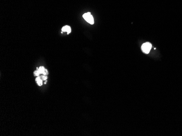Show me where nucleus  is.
<instances>
[{"label":"nucleus","instance_id":"nucleus-4","mask_svg":"<svg viewBox=\"0 0 182 136\" xmlns=\"http://www.w3.org/2000/svg\"><path fill=\"white\" fill-rule=\"evenodd\" d=\"M62 32H67V34H69L71 32V28L70 27L68 26H64L62 28Z\"/></svg>","mask_w":182,"mask_h":136},{"label":"nucleus","instance_id":"nucleus-6","mask_svg":"<svg viewBox=\"0 0 182 136\" xmlns=\"http://www.w3.org/2000/svg\"><path fill=\"white\" fill-rule=\"evenodd\" d=\"M40 74V73H39V71H38V70H37L35 71V72H34V75H35V76H37V77H39V75Z\"/></svg>","mask_w":182,"mask_h":136},{"label":"nucleus","instance_id":"nucleus-7","mask_svg":"<svg viewBox=\"0 0 182 136\" xmlns=\"http://www.w3.org/2000/svg\"><path fill=\"white\" fill-rule=\"evenodd\" d=\"M42 78V79L43 80H46L47 79H48V77H47V76H46V75H42V77H41Z\"/></svg>","mask_w":182,"mask_h":136},{"label":"nucleus","instance_id":"nucleus-5","mask_svg":"<svg viewBox=\"0 0 182 136\" xmlns=\"http://www.w3.org/2000/svg\"><path fill=\"white\" fill-rule=\"evenodd\" d=\"M35 81H37V84L39 86H42L43 85V81H42V80L41 79V78L39 77H38L36 79H35Z\"/></svg>","mask_w":182,"mask_h":136},{"label":"nucleus","instance_id":"nucleus-3","mask_svg":"<svg viewBox=\"0 0 182 136\" xmlns=\"http://www.w3.org/2000/svg\"><path fill=\"white\" fill-rule=\"evenodd\" d=\"M37 70H38V71H39L40 74H43L44 75H48V73L46 72L45 69L44 68V67H43V66L40 67L39 68H37Z\"/></svg>","mask_w":182,"mask_h":136},{"label":"nucleus","instance_id":"nucleus-1","mask_svg":"<svg viewBox=\"0 0 182 136\" xmlns=\"http://www.w3.org/2000/svg\"><path fill=\"white\" fill-rule=\"evenodd\" d=\"M151 48L152 44H150L149 42H146V43H145L144 44H142V47H141L142 50L145 53H146V54L149 53L150 50H151Z\"/></svg>","mask_w":182,"mask_h":136},{"label":"nucleus","instance_id":"nucleus-2","mask_svg":"<svg viewBox=\"0 0 182 136\" xmlns=\"http://www.w3.org/2000/svg\"><path fill=\"white\" fill-rule=\"evenodd\" d=\"M83 17H84V19L86 20L87 22H88L89 23H90L91 24H93L94 23L93 17L91 14L90 13H85V14L83 15Z\"/></svg>","mask_w":182,"mask_h":136}]
</instances>
